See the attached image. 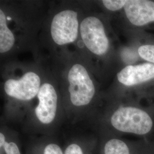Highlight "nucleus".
<instances>
[{"instance_id": "1", "label": "nucleus", "mask_w": 154, "mask_h": 154, "mask_svg": "<svg viewBox=\"0 0 154 154\" xmlns=\"http://www.w3.org/2000/svg\"><path fill=\"white\" fill-rule=\"evenodd\" d=\"M110 129L100 132L120 137L128 134L140 137L149 136L154 131V121L148 111L137 106H121L112 111L107 121Z\"/></svg>"}, {"instance_id": "2", "label": "nucleus", "mask_w": 154, "mask_h": 154, "mask_svg": "<svg viewBox=\"0 0 154 154\" xmlns=\"http://www.w3.org/2000/svg\"><path fill=\"white\" fill-rule=\"evenodd\" d=\"M70 105L74 109L88 106L93 99L95 90L86 69L80 64L72 66L68 74Z\"/></svg>"}, {"instance_id": "3", "label": "nucleus", "mask_w": 154, "mask_h": 154, "mask_svg": "<svg viewBox=\"0 0 154 154\" xmlns=\"http://www.w3.org/2000/svg\"><path fill=\"white\" fill-rule=\"evenodd\" d=\"M38 103L33 110L34 118L38 125V132L52 136L49 128L53 126L57 116L58 97L54 87L45 83L37 94Z\"/></svg>"}, {"instance_id": "4", "label": "nucleus", "mask_w": 154, "mask_h": 154, "mask_svg": "<svg viewBox=\"0 0 154 154\" xmlns=\"http://www.w3.org/2000/svg\"><path fill=\"white\" fill-rule=\"evenodd\" d=\"M81 35L83 43L91 52L98 55L105 54L109 42L101 21L94 16L85 18L81 23Z\"/></svg>"}, {"instance_id": "5", "label": "nucleus", "mask_w": 154, "mask_h": 154, "mask_svg": "<svg viewBox=\"0 0 154 154\" xmlns=\"http://www.w3.org/2000/svg\"><path fill=\"white\" fill-rule=\"evenodd\" d=\"M77 16L76 11L66 10L54 17L51 24V35L56 44H68L77 39L79 28Z\"/></svg>"}, {"instance_id": "6", "label": "nucleus", "mask_w": 154, "mask_h": 154, "mask_svg": "<svg viewBox=\"0 0 154 154\" xmlns=\"http://www.w3.org/2000/svg\"><path fill=\"white\" fill-rule=\"evenodd\" d=\"M99 154H144L147 139L137 141L113 135L100 133Z\"/></svg>"}, {"instance_id": "7", "label": "nucleus", "mask_w": 154, "mask_h": 154, "mask_svg": "<svg viewBox=\"0 0 154 154\" xmlns=\"http://www.w3.org/2000/svg\"><path fill=\"white\" fill-rule=\"evenodd\" d=\"M41 80L34 72H28L19 79H10L6 81L4 90L6 94L20 101H29L37 96Z\"/></svg>"}, {"instance_id": "8", "label": "nucleus", "mask_w": 154, "mask_h": 154, "mask_svg": "<svg viewBox=\"0 0 154 154\" xmlns=\"http://www.w3.org/2000/svg\"><path fill=\"white\" fill-rule=\"evenodd\" d=\"M127 18L134 25L142 26L154 22V2L147 0L127 1L124 6Z\"/></svg>"}, {"instance_id": "9", "label": "nucleus", "mask_w": 154, "mask_h": 154, "mask_svg": "<svg viewBox=\"0 0 154 154\" xmlns=\"http://www.w3.org/2000/svg\"><path fill=\"white\" fill-rule=\"evenodd\" d=\"M117 78L119 82L128 86L147 82L154 78V65L144 63L126 66L117 74Z\"/></svg>"}, {"instance_id": "10", "label": "nucleus", "mask_w": 154, "mask_h": 154, "mask_svg": "<svg viewBox=\"0 0 154 154\" xmlns=\"http://www.w3.org/2000/svg\"><path fill=\"white\" fill-rule=\"evenodd\" d=\"M64 154H99L98 137L69 139L64 145Z\"/></svg>"}, {"instance_id": "11", "label": "nucleus", "mask_w": 154, "mask_h": 154, "mask_svg": "<svg viewBox=\"0 0 154 154\" xmlns=\"http://www.w3.org/2000/svg\"><path fill=\"white\" fill-rule=\"evenodd\" d=\"M25 154H64L63 147L52 136L45 135L31 139L26 149Z\"/></svg>"}, {"instance_id": "12", "label": "nucleus", "mask_w": 154, "mask_h": 154, "mask_svg": "<svg viewBox=\"0 0 154 154\" xmlns=\"http://www.w3.org/2000/svg\"><path fill=\"white\" fill-rule=\"evenodd\" d=\"M0 154H22L21 141L16 132L1 128Z\"/></svg>"}, {"instance_id": "13", "label": "nucleus", "mask_w": 154, "mask_h": 154, "mask_svg": "<svg viewBox=\"0 0 154 154\" xmlns=\"http://www.w3.org/2000/svg\"><path fill=\"white\" fill-rule=\"evenodd\" d=\"M15 38L6 24L5 14L0 10V53L8 52L13 48Z\"/></svg>"}, {"instance_id": "14", "label": "nucleus", "mask_w": 154, "mask_h": 154, "mask_svg": "<svg viewBox=\"0 0 154 154\" xmlns=\"http://www.w3.org/2000/svg\"><path fill=\"white\" fill-rule=\"evenodd\" d=\"M138 53L143 60L154 64V45H144L140 46Z\"/></svg>"}, {"instance_id": "15", "label": "nucleus", "mask_w": 154, "mask_h": 154, "mask_svg": "<svg viewBox=\"0 0 154 154\" xmlns=\"http://www.w3.org/2000/svg\"><path fill=\"white\" fill-rule=\"evenodd\" d=\"M126 0H103V4L106 8L111 11H116L124 8L126 3Z\"/></svg>"}, {"instance_id": "16", "label": "nucleus", "mask_w": 154, "mask_h": 154, "mask_svg": "<svg viewBox=\"0 0 154 154\" xmlns=\"http://www.w3.org/2000/svg\"><path fill=\"white\" fill-rule=\"evenodd\" d=\"M144 154H154V140L147 139Z\"/></svg>"}, {"instance_id": "17", "label": "nucleus", "mask_w": 154, "mask_h": 154, "mask_svg": "<svg viewBox=\"0 0 154 154\" xmlns=\"http://www.w3.org/2000/svg\"><path fill=\"white\" fill-rule=\"evenodd\" d=\"M7 19H8V20H11V18L9 17H7Z\"/></svg>"}]
</instances>
